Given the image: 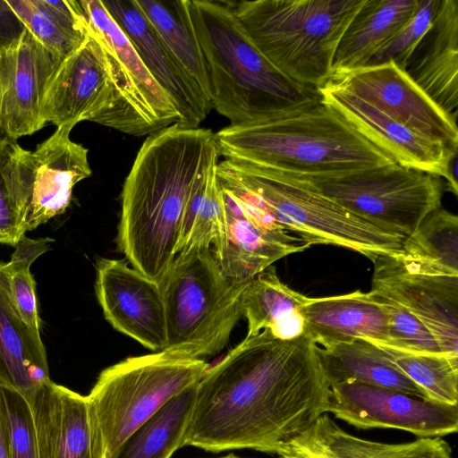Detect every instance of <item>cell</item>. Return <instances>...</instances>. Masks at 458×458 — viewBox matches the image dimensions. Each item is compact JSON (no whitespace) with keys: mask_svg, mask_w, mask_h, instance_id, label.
<instances>
[{"mask_svg":"<svg viewBox=\"0 0 458 458\" xmlns=\"http://www.w3.org/2000/svg\"><path fill=\"white\" fill-rule=\"evenodd\" d=\"M329 389L306 335L246 336L198 382L183 446L279 454L327 413Z\"/></svg>","mask_w":458,"mask_h":458,"instance_id":"6da1fadb","label":"cell"},{"mask_svg":"<svg viewBox=\"0 0 458 458\" xmlns=\"http://www.w3.org/2000/svg\"><path fill=\"white\" fill-rule=\"evenodd\" d=\"M218 157L208 129L175 123L144 140L123 183L117 244L145 276L159 283L172 265Z\"/></svg>","mask_w":458,"mask_h":458,"instance_id":"7a4b0ae2","label":"cell"},{"mask_svg":"<svg viewBox=\"0 0 458 458\" xmlns=\"http://www.w3.org/2000/svg\"><path fill=\"white\" fill-rule=\"evenodd\" d=\"M215 140L219 156L225 159L301 182L395 163L321 97L269 119L230 124L215 133Z\"/></svg>","mask_w":458,"mask_h":458,"instance_id":"3957f363","label":"cell"},{"mask_svg":"<svg viewBox=\"0 0 458 458\" xmlns=\"http://www.w3.org/2000/svg\"><path fill=\"white\" fill-rule=\"evenodd\" d=\"M184 2L208 77L212 106L231 125L269 119L320 97L318 89L289 79L263 55L230 1Z\"/></svg>","mask_w":458,"mask_h":458,"instance_id":"277c9868","label":"cell"},{"mask_svg":"<svg viewBox=\"0 0 458 458\" xmlns=\"http://www.w3.org/2000/svg\"><path fill=\"white\" fill-rule=\"evenodd\" d=\"M364 0L232 2L263 55L293 81L318 89L331 78L340 38Z\"/></svg>","mask_w":458,"mask_h":458,"instance_id":"5b68a950","label":"cell"},{"mask_svg":"<svg viewBox=\"0 0 458 458\" xmlns=\"http://www.w3.org/2000/svg\"><path fill=\"white\" fill-rule=\"evenodd\" d=\"M216 176L246 191L275 221L310 246L335 245L371 261L403 252V236L352 214L301 182L231 159L218 162Z\"/></svg>","mask_w":458,"mask_h":458,"instance_id":"8992f818","label":"cell"},{"mask_svg":"<svg viewBox=\"0 0 458 458\" xmlns=\"http://www.w3.org/2000/svg\"><path fill=\"white\" fill-rule=\"evenodd\" d=\"M159 284L166 320L164 352L200 360L219 353L242 317L246 284L224 276L211 248H193L176 255Z\"/></svg>","mask_w":458,"mask_h":458,"instance_id":"52a82bcc","label":"cell"},{"mask_svg":"<svg viewBox=\"0 0 458 458\" xmlns=\"http://www.w3.org/2000/svg\"><path fill=\"white\" fill-rule=\"evenodd\" d=\"M208 369L205 360L162 351L128 357L102 370L87 397L106 458L172 398L197 384Z\"/></svg>","mask_w":458,"mask_h":458,"instance_id":"ba28073f","label":"cell"},{"mask_svg":"<svg viewBox=\"0 0 458 458\" xmlns=\"http://www.w3.org/2000/svg\"><path fill=\"white\" fill-rule=\"evenodd\" d=\"M89 32L106 55L113 87L112 106L94 123L132 136L150 135L180 123L170 96L157 83L127 35L101 0H79Z\"/></svg>","mask_w":458,"mask_h":458,"instance_id":"9c48e42d","label":"cell"},{"mask_svg":"<svg viewBox=\"0 0 458 458\" xmlns=\"http://www.w3.org/2000/svg\"><path fill=\"white\" fill-rule=\"evenodd\" d=\"M299 182L403 237L441 207L443 195L440 177L395 163L336 178Z\"/></svg>","mask_w":458,"mask_h":458,"instance_id":"30bf717a","label":"cell"},{"mask_svg":"<svg viewBox=\"0 0 458 458\" xmlns=\"http://www.w3.org/2000/svg\"><path fill=\"white\" fill-rule=\"evenodd\" d=\"M72 130L56 128L34 150L13 146L5 177L25 232L64 213L74 186L91 175L89 150L70 139Z\"/></svg>","mask_w":458,"mask_h":458,"instance_id":"8fae6325","label":"cell"},{"mask_svg":"<svg viewBox=\"0 0 458 458\" xmlns=\"http://www.w3.org/2000/svg\"><path fill=\"white\" fill-rule=\"evenodd\" d=\"M327 412L358 428H395L420 437H441L458 429L457 405L359 382L331 386Z\"/></svg>","mask_w":458,"mask_h":458,"instance_id":"7c38bea8","label":"cell"},{"mask_svg":"<svg viewBox=\"0 0 458 458\" xmlns=\"http://www.w3.org/2000/svg\"><path fill=\"white\" fill-rule=\"evenodd\" d=\"M412 131L458 149V128L426 92L394 62L363 66L329 80Z\"/></svg>","mask_w":458,"mask_h":458,"instance_id":"4fadbf2b","label":"cell"},{"mask_svg":"<svg viewBox=\"0 0 458 458\" xmlns=\"http://www.w3.org/2000/svg\"><path fill=\"white\" fill-rule=\"evenodd\" d=\"M318 90L324 102L396 164L445 179L447 190L457 196V179L453 172L457 153L412 131L331 81Z\"/></svg>","mask_w":458,"mask_h":458,"instance_id":"5bb4252c","label":"cell"},{"mask_svg":"<svg viewBox=\"0 0 458 458\" xmlns=\"http://www.w3.org/2000/svg\"><path fill=\"white\" fill-rule=\"evenodd\" d=\"M372 262L369 292L402 306L428 328L444 354L458 357V276L412 271L391 255Z\"/></svg>","mask_w":458,"mask_h":458,"instance_id":"9a60e30c","label":"cell"},{"mask_svg":"<svg viewBox=\"0 0 458 458\" xmlns=\"http://www.w3.org/2000/svg\"><path fill=\"white\" fill-rule=\"evenodd\" d=\"M95 290L109 324L153 352L166 346V320L159 283L122 259L101 258Z\"/></svg>","mask_w":458,"mask_h":458,"instance_id":"2e32d148","label":"cell"},{"mask_svg":"<svg viewBox=\"0 0 458 458\" xmlns=\"http://www.w3.org/2000/svg\"><path fill=\"white\" fill-rule=\"evenodd\" d=\"M64 59L27 29L11 47L0 51V129L13 140L42 129L48 84Z\"/></svg>","mask_w":458,"mask_h":458,"instance_id":"e0dca14e","label":"cell"},{"mask_svg":"<svg viewBox=\"0 0 458 458\" xmlns=\"http://www.w3.org/2000/svg\"><path fill=\"white\" fill-rule=\"evenodd\" d=\"M28 401L39 458H106L87 396L49 379Z\"/></svg>","mask_w":458,"mask_h":458,"instance_id":"ac0fdd59","label":"cell"},{"mask_svg":"<svg viewBox=\"0 0 458 458\" xmlns=\"http://www.w3.org/2000/svg\"><path fill=\"white\" fill-rule=\"evenodd\" d=\"M113 103V87L105 52L89 32L84 44L66 57L46 91L42 118L56 128L94 122Z\"/></svg>","mask_w":458,"mask_h":458,"instance_id":"d6986e66","label":"cell"},{"mask_svg":"<svg viewBox=\"0 0 458 458\" xmlns=\"http://www.w3.org/2000/svg\"><path fill=\"white\" fill-rule=\"evenodd\" d=\"M101 1L127 35L151 75L176 105L181 115L179 125L198 128L211 108L177 66L133 0Z\"/></svg>","mask_w":458,"mask_h":458,"instance_id":"ffe728a7","label":"cell"},{"mask_svg":"<svg viewBox=\"0 0 458 458\" xmlns=\"http://www.w3.org/2000/svg\"><path fill=\"white\" fill-rule=\"evenodd\" d=\"M454 122L458 114V1L439 0L403 69Z\"/></svg>","mask_w":458,"mask_h":458,"instance_id":"44dd1931","label":"cell"},{"mask_svg":"<svg viewBox=\"0 0 458 458\" xmlns=\"http://www.w3.org/2000/svg\"><path fill=\"white\" fill-rule=\"evenodd\" d=\"M305 335L318 346L329 347L356 338L386 346L388 317L370 293L309 298L303 307Z\"/></svg>","mask_w":458,"mask_h":458,"instance_id":"7402d4cb","label":"cell"},{"mask_svg":"<svg viewBox=\"0 0 458 458\" xmlns=\"http://www.w3.org/2000/svg\"><path fill=\"white\" fill-rule=\"evenodd\" d=\"M226 215V242L216 261L224 276L234 284H246L274 262L310 247L286 230L265 228Z\"/></svg>","mask_w":458,"mask_h":458,"instance_id":"603a6c76","label":"cell"},{"mask_svg":"<svg viewBox=\"0 0 458 458\" xmlns=\"http://www.w3.org/2000/svg\"><path fill=\"white\" fill-rule=\"evenodd\" d=\"M49 379L39 332L20 318L0 279V386L13 388L30 400Z\"/></svg>","mask_w":458,"mask_h":458,"instance_id":"cb8c5ba5","label":"cell"},{"mask_svg":"<svg viewBox=\"0 0 458 458\" xmlns=\"http://www.w3.org/2000/svg\"><path fill=\"white\" fill-rule=\"evenodd\" d=\"M308 296L283 283L270 266L246 283L241 296L246 336L268 330L276 338L291 340L305 335L303 307Z\"/></svg>","mask_w":458,"mask_h":458,"instance_id":"d4e9b609","label":"cell"},{"mask_svg":"<svg viewBox=\"0 0 458 458\" xmlns=\"http://www.w3.org/2000/svg\"><path fill=\"white\" fill-rule=\"evenodd\" d=\"M420 0H364L337 45L331 78L362 67L412 15Z\"/></svg>","mask_w":458,"mask_h":458,"instance_id":"484cf974","label":"cell"},{"mask_svg":"<svg viewBox=\"0 0 458 458\" xmlns=\"http://www.w3.org/2000/svg\"><path fill=\"white\" fill-rule=\"evenodd\" d=\"M317 353L329 386L359 382L428 398L382 348L368 340L356 338L325 348L317 345Z\"/></svg>","mask_w":458,"mask_h":458,"instance_id":"4316f807","label":"cell"},{"mask_svg":"<svg viewBox=\"0 0 458 458\" xmlns=\"http://www.w3.org/2000/svg\"><path fill=\"white\" fill-rule=\"evenodd\" d=\"M295 440L327 458H453L451 447L441 437L403 444L370 441L345 432L326 414Z\"/></svg>","mask_w":458,"mask_h":458,"instance_id":"83f0119b","label":"cell"},{"mask_svg":"<svg viewBox=\"0 0 458 458\" xmlns=\"http://www.w3.org/2000/svg\"><path fill=\"white\" fill-rule=\"evenodd\" d=\"M177 66L212 108L208 77L184 0H133Z\"/></svg>","mask_w":458,"mask_h":458,"instance_id":"f1b7e54d","label":"cell"},{"mask_svg":"<svg viewBox=\"0 0 458 458\" xmlns=\"http://www.w3.org/2000/svg\"><path fill=\"white\" fill-rule=\"evenodd\" d=\"M197 384L172 398L134 430L108 458H171L183 446Z\"/></svg>","mask_w":458,"mask_h":458,"instance_id":"f546056e","label":"cell"},{"mask_svg":"<svg viewBox=\"0 0 458 458\" xmlns=\"http://www.w3.org/2000/svg\"><path fill=\"white\" fill-rule=\"evenodd\" d=\"M25 28L64 59L78 50L89 30L76 0H7Z\"/></svg>","mask_w":458,"mask_h":458,"instance_id":"4dcf8cb0","label":"cell"},{"mask_svg":"<svg viewBox=\"0 0 458 458\" xmlns=\"http://www.w3.org/2000/svg\"><path fill=\"white\" fill-rule=\"evenodd\" d=\"M397 257L408 269L458 276V217L441 208L429 213L402 243Z\"/></svg>","mask_w":458,"mask_h":458,"instance_id":"1f68e13d","label":"cell"},{"mask_svg":"<svg viewBox=\"0 0 458 458\" xmlns=\"http://www.w3.org/2000/svg\"><path fill=\"white\" fill-rule=\"evenodd\" d=\"M392 363L433 401L457 405L458 357L380 346Z\"/></svg>","mask_w":458,"mask_h":458,"instance_id":"d6a6232c","label":"cell"},{"mask_svg":"<svg viewBox=\"0 0 458 458\" xmlns=\"http://www.w3.org/2000/svg\"><path fill=\"white\" fill-rule=\"evenodd\" d=\"M51 238L30 239L23 235L14 246L8 262H0V279L14 310L32 329L39 332L36 282L30 273L31 264L50 248Z\"/></svg>","mask_w":458,"mask_h":458,"instance_id":"836d02e7","label":"cell"},{"mask_svg":"<svg viewBox=\"0 0 458 458\" xmlns=\"http://www.w3.org/2000/svg\"><path fill=\"white\" fill-rule=\"evenodd\" d=\"M227 229L226 208L216 173L202 198L188 242L181 251L193 248H210L213 244V252L217 259L226 242Z\"/></svg>","mask_w":458,"mask_h":458,"instance_id":"e575fe53","label":"cell"},{"mask_svg":"<svg viewBox=\"0 0 458 458\" xmlns=\"http://www.w3.org/2000/svg\"><path fill=\"white\" fill-rule=\"evenodd\" d=\"M438 3L439 0H420L410 19L369 57L363 66H373L392 61L404 69L414 48L430 28Z\"/></svg>","mask_w":458,"mask_h":458,"instance_id":"d590c367","label":"cell"},{"mask_svg":"<svg viewBox=\"0 0 458 458\" xmlns=\"http://www.w3.org/2000/svg\"><path fill=\"white\" fill-rule=\"evenodd\" d=\"M0 408L9 438L10 458H39L31 408L18 391L0 386Z\"/></svg>","mask_w":458,"mask_h":458,"instance_id":"8d00e7d4","label":"cell"},{"mask_svg":"<svg viewBox=\"0 0 458 458\" xmlns=\"http://www.w3.org/2000/svg\"><path fill=\"white\" fill-rule=\"evenodd\" d=\"M371 293L388 317L389 341L385 347L412 353L444 354L431 333L418 318L396 302Z\"/></svg>","mask_w":458,"mask_h":458,"instance_id":"74e56055","label":"cell"},{"mask_svg":"<svg viewBox=\"0 0 458 458\" xmlns=\"http://www.w3.org/2000/svg\"><path fill=\"white\" fill-rule=\"evenodd\" d=\"M15 141L9 138L0 141V243L12 246H15L26 233L5 177V166Z\"/></svg>","mask_w":458,"mask_h":458,"instance_id":"f35d334b","label":"cell"},{"mask_svg":"<svg viewBox=\"0 0 458 458\" xmlns=\"http://www.w3.org/2000/svg\"><path fill=\"white\" fill-rule=\"evenodd\" d=\"M25 29L7 0H0V51L14 44Z\"/></svg>","mask_w":458,"mask_h":458,"instance_id":"ab89813d","label":"cell"},{"mask_svg":"<svg viewBox=\"0 0 458 458\" xmlns=\"http://www.w3.org/2000/svg\"><path fill=\"white\" fill-rule=\"evenodd\" d=\"M277 455L279 458H327L323 454L299 443L295 439L287 445L286 447Z\"/></svg>","mask_w":458,"mask_h":458,"instance_id":"60d3db41","label":"cell"},{"mask_svg":"<svg viewBox=\"0 0 458 458\" xmlns=\"http://www.w3.org/2000/svg\"><path fill=\"white\" fill-rule=\"evenodd\" d=\"M0 458H10L9 438L5 420L0 408Z\"/></svg>","mask_w":458,"mask_h":458,"instance_id":"b9f144b4","label":"cell"},{"mask_svg":"<svg viewBox=\"0 0 458 458\" xmlns=\"http://www.w3.org/2000/svg\"><path fill=\"white\" fill-rule=\"evenodd\" d=\"M5 138H7L4 133L2 131V130L0 129V141L4 140Z\"/></svg>","mask_w":458,"mask_h":458,"instance_id":"7bdbcfd3","label":"cell"},{"mask_svg":"<svg viewBox=\"0 0 458 458\" xmlns=\"http://www.w3.org/2000/svg\"><path fill=\"white\" fill-rule=\"evenodd\" d=\"M222 458H240V457H238V456H236V455H234L233 454H228V455H226L225 457H222Z\"/></svg>","mask_w":458,"mask_h":458,"instance_id":"ee69618b","label":"cell"}]
</instances>
